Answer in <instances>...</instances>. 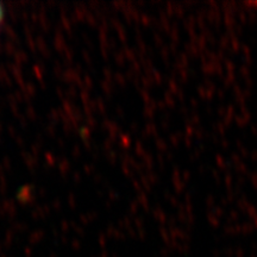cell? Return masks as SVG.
I'll list each match as a JSON object with an SVG mask.
<instances>
[{
  "label": "cell",
  "instance_id": "6da1fadb",
  "mask_svg": "<svg viewBox=\"0 0 257 257\" xmlns=\"http://www.w3.org/2000/svg\"><path fill=\"white\" fill-rule=\"evenodd\" d=\"M2 19H3V10L0 9V22H2Z\"/></svg>",
  "mask_w": 257,
  "mask_h": 257
}]
</instances>
